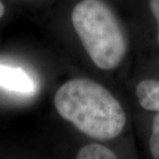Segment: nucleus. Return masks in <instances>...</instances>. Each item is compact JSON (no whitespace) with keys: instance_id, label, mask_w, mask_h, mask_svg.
<instances>
[{"instance_id":"f257e3e1","label":"nucleus","mask_w":159,"mask_h":159,"mask_svg":"<svg viewBox=\"0 0 159 159\" xmlns=\"http://www.w3.org/2000/svg\"><path fill=\"white\" fill-rule=\"evenodd\" d=\"M54 104L63 119L99 141L118 137L126 124V115L118 99L92 80H68L57 89Z\"/></svg>"},{"instance_id":"f03ea898","label":"nucleus","mask_w":159,"mask_h":159,"mask_svg":"<svg viewBox=\"0 0 159 159\" xmlns=\"http://www.w3.org/2000/svg\"><path fill=\"white\" fill-rule=\"evenodd\" d=\"M71 20L91 60L98 68L112 70L127 51L123 28L112 7L105 0H78Z\"/></svg>"},{"instance_id":"7ed1b4c3","label":"nucleus","mask_w":159,"mask_h":159,"mask_svg":"<svg viewBox=\"0 0 159 159\" xmlns=\"http://www.w3.org/2000/svg\"><path fill=\"white\" fill-rule=\"evenodd\" d=\"M0 86L7 90L26 95L35 91L34 80L24 70L5 65H0Z\"/></svg>"},{"instance_id":"20e7f679","label":"nucleus","mask_w":159,"mask_h":159,"mask_svg":"<svg viewBox=\"0 0 159 159\" xmlns=\"http://www.w3.org/2000/svg\"><path fill=\"white\" fill-rule=\"evenodd\" d=\"M135 92L142 108L159 112V81L143 80L138 83Z\"/></svg>"},{"instance_id":"39448f33","label":"nucleus","mask_w":159,"mask_h":159,"mask_svg":"<svg viewBox=\"0 0 159 159\" xmlns=\"http://www.w3.org/2000/svg\"><path fill=\"white\" fill-rule=\"evenodd\" d=\"M76 159H118L113 151L107 147L92 143L80 149Z\"/></svg>"},{"instance_id":"423d86ee","label":"nucleus","mask_w":159,"mask_h":159,"mask_svg":"<svg viewBox=\"0 0 159 159\" xmlns=\"http://www.w3.org/2000/svg\"><path fill=\"white\" fill-rule=\"evenodd\" d=\"M149 149L154 159H159V112L153 119L152 133L149 139Z\"/></svg>"},{"instance_id":"0eeeda50","label":"nucleus","mask_w":159,"mask_h":159,"mask_svg":"<svg viewBox=\"0 0 159 159\" xmlns=\"http://www.w3.org/2000/svg\"><path fill=\"white\" fill-rule=\"evenodd\" d=\"M148 6L157 23V40L159 43V0H149Z\"/></svg>"},{"instance_id":"6e6552de","label":"nucleus","mask_w":159,"mask_h":159,"mask_svg":"<svg viewBox=\"0 0 159 159\" xmlns=\"http://www.w3.org/2000/svg\"><path fill=\"white\" fill-rule=\"evenodd\" d=\"M5 13H6V6L4 3L0 0V19L5 15Z\"/></svg>"}]
</instances>
